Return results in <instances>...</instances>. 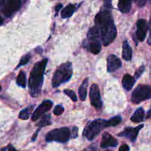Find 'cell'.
<instances>
[{
    "mask_svg": "<svg viewBox=\"0 0 151 151\" xmlns=\"http://www.w3.org/2000/svg\"><path fill=\"white\" fill-rule=\"evenodd\" d=\"M151 98V86L147 85H139L135 88L132 94L133 103H140L141 102Z\"/></svg>",
    "mask_w": 151,
    "mask_h": 151,
    "instance_id": "7",
    "label": "cell"
},
{
    "mask_svg": "<svg viewBox=\"0 0 151 151\" xmlns=\"http://www.w3.org/2000/svg\"><path fill=\"white\" fill-rule=\"evenodd\" d=\"M107 67L108 72H113L121 66V62L118 58L114 55H110L107 58Z\"/></svg>",
    "mask_w": 151,
    "mask_h": 151,
    "instance_id": "12",
    "label": "cell"
},
{
    "mask_svg": "<svg viewBox=\"0 0 151 151\" xmlns=\"http://www.w3.org/2000/svg\"><path fill=\"white\" fill-rule=\"evenodd\" d=\"M8 151H17L16 150V149L14 148V147H12L11 145L10 146V147H9V149H8Z\"/></svg>",
    "mask_w": 151,
    "mask_h": 151,
    "instance_id": "35",
    "label": "cell"
},
{
    "mask_svg": "<svg viewBox=\"0 0 151 151\" xmlns=\"http://www.w3.org/2000/svg\"><path fill=\"white\" fill-rule=\"evenodd\" d=\"M30 59V54H27L25 55H24L23 57L21 58L20 61H19V63L18 64V66H16V68H19L20 67V66L25 65L28 61H29Z\"/></svg>",
    "mask_w": 151,
    "mask_h": 151,
    "instance_id": "26",
    "label": "cell"
},
{
    "mask_svg": "<svg viewBox=\"0 0 151 151\" xmlns=\"http://www.w3.org/2000/svg\"><path fill=\"white\" fill-rule=\"evenodd\" d=\"M135 82H136V79L129 74L124 75V76L122 78V86L124 89L127 90V91H130L132 89V88L134 86Z\"/></svg>",
    "mask_w": 151,
    "mask_h": 151,
    "instance_id": "16",
    "label": "cell"
},
{
    "mask_svg": "<svg viewBox=\"0 0 151 151\" xmlns=\"http://www.w3.org/2000/svg\"><path fill=\"white\" fill-rule=\"evenodd\" d=\"M76 11V6L73 4H69L62 10L61 16L63 19H67L72 16Z\"/></svg>",
    "mask_w": 151,
    "mask_h": 151,
    "instance_id": "18",
    "label": "cell"
},
{
    "mask_svg": "<svg viewBox=\"0 0 151 151\" xmlns=\"http://www.w3.org/2000/svg\"><path fill=\"white\" fill-rule=\"evenodd\" d=\"M106 120L102 119H97L90 122L83 131V136L85 137L90 141L94 139L99 134L103 128H106L105 126Z\"/></svg>",
    "mask_w": 151,
    "mask_h": 151,
    "instance_id": "4",
    "label": "cell"
},
{
    "mask_svg": "<svg viewBox=\"0 0 151 151\" xmlns=\"http://www.w3.org/2000/svg\"><path fill=\"white\" fill-rule=\"evenodd\" d=\"M64 93H65L67 96H68V97H69L70 98L73 100V101H74V102L77 101V97H76V93L74 92L73 91H72V90H70V89H65V90H64Z\"/></svg>",
    "mask_w": 151,
    "mask_h": 151,
    "instance_id": "25",
    "label": "cell"
},
{
    "mask_svg": "<svg viewBox=\"0 0 151 151\" xmlns=\"http://www.w3.org/2000/svg\"><path fill=\"white\" fill-rule=\"evenodd\" d=\"M136 38L139 41H143L146 37L147 32L148 29V25L144 19H139L136 23Z\"/></svg>",
    "mask_w": 151,
    "mask_h": 151,
    "instance_id": "11",
    "label": "cell"
},
{
    "mask_svg": "<svg viewBox=\"0 0 151 151\" xmlns=\"http://www.w3.org/2000/svg\"><path fill=\"white\" fill-rule=\"evenodd\" d=\"M104 2H105V5L107 7H108V8H110L111 7H112V5H111V1L112 0H103Z\"/></svg>",
    "mask_w": 151,
    "mask_h": 151,
    "instance_id": "31",
    "label": "cell"
},
{
    "mask_svg": "<svg viewBox=\"0 0 151 151\" xmlns=\"http://www.w3.org/2000/svg\"><path fill=\"white\" fill-rule=\"evenodd\" d=\"M39 128H38V130H37L36 131V132L35 133V134H34V135L33 136V137H32V141H35L36 139V137H37V136H38V132H39V131H40V129Z\"/></svg>",
    "mask_w": 151,
    "mask_h": 151,
    "instance_id": "34",
    "label": "cell"
},
{
    "mask_svg": "<svg viewBox=\"0 0 151 151\" xmlns=\"http://www.w3.org/2000/svg\"><path fill=\"white\" fill-rule=\"evenodd\" d=\"M62 7V4H61V3H59V4H58L56 6V7H55V11H56V16L57 15V13H59V10H61V8Z\"/></svg>",
    "mask_w": 151,
    "mask_h": 151,
    "instance_id": "32",
    "label": "cell"
},
{
    "mask_svg": "<svg viewBox=\"0 0 151 151\" xmlns=\"http://www.w3.org/2000/svg\"><path fill=\"white\" fill-rule=\"evenodd\" d=\"M150 1H151V0H150Z\"/></svg>",
    "mask_w": 151,
    "mask_h": 151,
    "instance_id": "42",
    "label": "cell"
},
{
    "mask_svg": "<svg viewBox=\"0 0 151 151\" xmlns=\"http://www.w3.org/2000/svg\"><path fill=\"white\" fill-rule=\"evenodd\" d=\"M47 59L44 58L39 62H37L30 72L28 81L30 93L32 97H38L41 91L43 83L44 73L47 63Z\"/></svg>",
    "mask_w": 151,
    "mask_h": 151,
    "instance_id": "2",
    "label": "cell"
},
{
    "mask_svg": "<svg viewBox=\"0 0 151 151\" xmlns=\"http://www.w3.org/2000/svg\"><path fill=\"white\" fill-rule=\"evenodd\" d=\"M51 125V122H50V114H46L42 116L40 122L37 124V126L39 128H42V127L47 126V125Z\"/></svg>",
    "mask_w": 151,
    "mask_h": 151,
    "instance_id": "24",
    "label": "cell"
},
{
    "mask_svg": "<svg viewBox=\"0 0 151 151\" xmlns=\"http://www.w3.org/2000/svg\"><path fill=\"white\" fill-rule=\"evenodd\" d=\"M1 87L0 86V91H1Z\"/></svg>",
    "mask_w": 151,
    "mask_h": 151,
    "instance_id": "40",
    "label": "cell"
},
{
    "mask_svg": "<svg viewBox=\"0 0 151 151\" xmlns=\"http://www.w3.org/2000/svg\"><path fill=\"white\" fill-rule=\"evenodd\" d=\"M33 109H34V106L31 105V106L27 107L26 109L21 111V112L19 113V119H23V120H26V119H28V118L30 117V115L31 112H32V111L33 110Z\"/></svg>",
    "mask_w": 151,
    "mask_h": 151,
    "instance_id": "21",
    "label": "cell"
},
{
    "mask_svg": "<svg viewBox=\"0 0 151 151\" xmlns=\"http://www.w3.org/2000/svg\"><path fill=\"white\" fill-rule=\"evenodd\" d=\"M88 86V79H85L83 81L82 84L78 89V95H79L80 100L84 101L87 97V88Z\"/></svg>",
    "mask_w": 151,
    "mask_h": 151,
    "instance_id": "20",
    "label": "cell"
},
{
    "mask_svg": "<svg viewBox=\"0 0 151 151\" xmlns=\"http://www.w3.org/2000/svg\"><path fill=\"white\" fill-rule=\"evenodd\" d=\"M93 149H94V148H93V147H90V148H88V149H85V150H83V151H94L95 150H93Z\"/></svg>",
    "mask_w": 151,
    "mask_h": 151,
    "instance_id": "37",
    "label": "cell"
},
{
    "mask_svg": "<svg viewBox=\"0 0 151 151\" xmlns=\"http://www.w3.org/2000/svg\"><path fill=\"white\" fill-rule=\"evenodd\" d=\"M2 151H5V148H4V149H3Z\"/></svg>",
    "mask_w": 151,
    "mask_h": 151,
    "instance_id": "39",
    "label": "cell"
},
{
    "mask_svg": "<svg viewBox=\"0 0 151 151\" xmlns=\"http://www.w3.org/2000/svg\"><path fill=\"white\" fill-rule=\"evenodd\" d=\"M121 122V118L120 116H115L114 117L111 118L109 120H106L105 122V126L106 128L107 127H113V126H116L117 125Z\"/></svg>",
    "mask_w": 151,
    "mask_h": 151,
    "instance_id": "23",
    "label": "cell"
},
{
    "mask_svg": "<svg viewBox=\"0 0 151 151\" xmlns=\"http://www.w3.org/2000/svg\"><path fill=\"white\" fill-rule=\"evenodd\" d=\"M144 116V111L143 109L139 108L137 110L135 111V113L132 115L131 116V121L133 122H141L143 121Z\"/></svg>",
    "mask_w": 151,
    "mask_h": 151,
    "instance_id": "19",
    "label": "cell"
},
{
    "mask_svg": "<svg viewBox=\"0 0 151 151\" xmlns=\"http://www.w3.org/2000/svg\"><path fill=\"white\" fill-rule=\"evenodd\" d=\"M52 106H53V103L50 100H44V101H43L42 103L36 109L34 113L33 114L32 120L36 121L41 115L48 111L51 109Z\"/></svg>",
    "mask_w": 151,
    "mask_h": 151,
    "instance_id": "10",
    "label": "cell"
},
{
    "mask_svg": "<svg viewBox=\"0 0 151 151\" xmlns=\"http://www.w3.org/2000/svg\"><path fill=\"white\" fill-rule=\"evenodd\" d=\"M96 27L99 32V38L104 46H108L114 41L117 30L112 14L108 10H102L95 17Z\"/></svg>",
    "mask_w": 151,
    "mask_h": 151,
    "instance_id": "1",
    "label": "cell"
},
{
    "mask_svg": "<svg viewBox=\"0 0 151 151\" xmlns=\"http://www.w3.org/2000/svg\"><path fill=\"white\" fill-rule=\"evenodd\" d=\"M144 71V66H140V67L138 69V70L136 71V73H135V79H137V78H139V77L142 75V74L143 73Z\"/></svg>",
    "mask_w": 151,
    "mask_h": 151,
    "instance_id": "28",
    "label": "cell"
},
{
    "mask_svg": "<svg viewBox=\"0 0 151 151\" xmlns=\"http://www.w3.org/2000/svg\"><path fill=\"white\" fill-rule=\"evenodd\" d=\"M147 118H151V109L148 111L147 115Z\"/></svg>",
    "mask_w": 151,
    "mask_h": 151,
    "instance_id": "36",
    "label": "cell"
},
{
    "mask_svg": "<svg viewBox=\"0 0 151 151\" xmlns=\"http://www.w3.org/2000/svg\"><path fill=\"white\" fill-rule=\"evenodd\" d=\"M118 145V141L111 136L109 133L105 132L102 135V142H101V147L107 148L109 147H116Z\"/></svg>",
    "mask_w": 151,
    "mask_h": 151,
    "instance_id": "13",
    "label": "cell"
},
{
    "mask_svg": "<svg viewBox=\"0 0 151 151\" xmlns=\"http://www.w3.org/2000/svg\"><path fill=\"white\" fill-rule=\"evenodd\" d=\"M133 0H118V9L122 13H128L131 8V3Z\"/></svg>",
    "mask_w": 151,
    "mask_h": 151,
    "instance_id": "17",
    "label": "cell"
},
{
    "mask_svg": "<svg viewBox=\"0 0 151 151\" xmlns=\"http://www.w3.org/2000/svg\"><path fill=\"white\" fill-rule=\"evenodd\" d=\"M132 55H133V50L130 47V44H128L127 40L123 42L122 44V58L124 60L129 61L131 60Z\"/></svg>",
    "mask_w": 151,
    "mask_h": 151,
    "instance_id": "15",
    "label": "cell"
},
{
    "mask_svg": "<svg viewBox=\"0 0 151 151\" xmlns=\"http://www.w3.org/2000/svg\"><path fill=\"white\" fill-rule=\"evenodd\" d=\"M71 137V131L68 128H60L50 131L46 135L45 140L50 142H57L60 143H65Z\"/></svg>",
    "mask_w": 151,
    "mask_h": 151,
    "instance_id": "5",
    "label": "cell"
},
{
    "mask_svg": "<svg viewBox=\"0 0 151 151\" xmlns=\"http://www.w3.org/2000/svg\"><path fill=\"white\" fill-rule=\"evenodd\" d=\"M90 99L91 105L96 109H100L102 106L100 91L97 84H93L90 89Z\"/></svg>",
    "mask_w": 151,
    "mask_h": 151,
    "instance_id": "8",
    "label": "cell"
},
{
    "mask_svg": "<svg viewBox=\"0 0 151 151\" xmlns=\"http://www.w3.org/2000/svg\"><path fill=\"white\" fill-rule=\"evenodd\" d=\"M77 134H78V128H73V133L71 134H73V136H72L73 138H75V137H76Z\"/></svg>",
    "mask_w": 151,
    "mask_h": 151,
    "instance_id": "33",
    "label": "cell"
},
{
    "mask_svg": "<svg viewBox=\"0 0 151 151\" xmlns=\"http://www.w3.org/2000/svg\"><path fill=\"white\" fill-rule=\"evenodd\" d=\"M64 111H65V109H64L63 106H62L61 105H58L53 109V114L56 116H59V115H61L63 113Z\"/></svg>",
    "mask_w": 151,
    "mask_h": 151,
    "instance_id": "27",
    "label": "cell"
},
{
    "mask_svg": "<svg viewBox=\"0 0 151 151\" xmlns=\"http://www.w3.org/2000/svg\"><path fill=\"white\" fill-rule=\"evenodd\" d=\"M3 24V19H2V18L1 17V16H0V26H1V24Z\"/></svg>",
    "mask_w": 151,
    "mask_h": 151,
    "instance_id": "38",
    "label": "cell"
},
{
    "mask_svg": "<svg viewBox=\"0 0 151 151\" xmlns=\"http://www.w3.org/2000/svg\"><path fill=\"white\" fill-rule=\"evenodd\" d=\"M118 151H130V147H129V146L127 145L123 144L119 147Z\"/></svg>",
    "mask_w": 151,
    "mask_h": 151,
    "instance_id": "29",
    "label": "cell"
},
{
    "mask_svg": "<svg viewBox=\"0 0 151 151\" xmlns=\"http://www.w3.org/2000/svg\"><path fill=\"white\" fill-rule=\"evenodd\" d=\"M149 28H150V35H149V37H148L147 43L150 44V45H151V16H150V19Z\"/></svg>",
    "mask_w": 151,
    "mask_h": 151,
    "instance_id": "30",
    "label": "cell"
},
{
    "mask_svg": "<svg viewBox=\"0 0 151 151\" xmlns=\"http://www.w3.org/2000/svg\"><path fill=\"white\" fill-rule=\"evenodd\" d=\"M22 0H0V12L9 17L20 9Z\"/></svg>",
    "mask_w": 151,
    "mask_h": 151,
    "instance_id": "6",
    "label": "cell"
},
{
    "mask_svg": "<svg viewBox=\"0 0 151 151\" xmlns=\"http://www.w3.org/2000/svg\"><path fill=\"white\" fill-rule=\"evenodd\" d=\"M99 38L95 37V38H87L88 41V50L91 52L93 54H98L102 50V45L101 42L99 40Z\"/></svg>",
    "mask_w": 151,
    "mask_h": 151,
    "instance_id": "14",
    "label": "cell"
},
{
    "mask_svg": "<svg viewBox=\"0 0 151 151\" xmlns=\"http://www.w3.org/2000/svg\"><path fill=\"white\" fill-rule=\"evenodd\" d=\"M16 83L19 86L22 87V88H25L27 85V80L26 76H25V72L21 71L18 75L17 78H16Z\"/></svg>",
    "mask_w": 151,
    "mask_h": 151,
    "instance_id": "22",
    "label": "cell"
},
{
    "mask_svg": "<svg viewBox=\"0 0 151 151\" xmlns=\"http://www.w3.org/2000/svg\"><path fill=\"white\" fill-rule=\"evenodd\" d=\"M143 127L144 125H140L136 128H126L122 132L119 133L118 136L121 137H126L131 142H135L137 138L139 131Z\"/></svg>",
    "mask_w": 151,
    "mask_h": 151,
    "instance_id": "9",
    "label": "cell"
},
{
    "mask_svg": "<svg viewBox=\"0 0 151 151\" xmlns=\"http://www.w3.org/2000/svg\"><path fill=\"white\" fill-rule=\"evenodd\" d=\"M73 75L72 63L68 62L62 64L57 68L52 78L53 87L59 86L63 83H66L71 78Z\"/></svg>",
    "mask_w": 151,
    "mask_h": 151,
    "instance_id": "3",
    "label": "cell"
},
{
    "mask_svg": "<svg viewBox=\"0 0 151 151\" xmlns=\"http://www.w3.org/2000/svg\"><path fill=\"white\" fill-rule=\"evenodd\" d=\"M106 151H110V150H106Z\"/></svg>",
    "mask_w": 151,
    "mask_h": 151,
    "instance_id": "41",
    "label": "cell"
}]
</instances>
